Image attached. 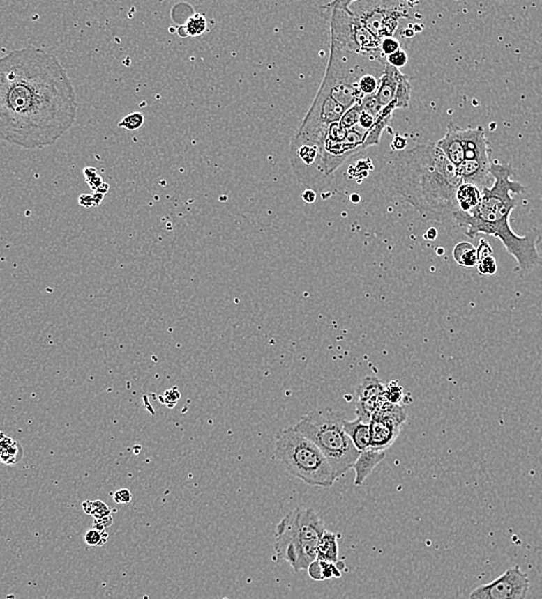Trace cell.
I'll list each match as a JSON object with an SVG mask.
<instances>
[{
    "mask_svg": "<svg viewBox=\"0 0 542 599\" xmlns=\"http://www.w3.org/2000/svg\"><path fill=\"white\" fill-rule=\"evenodd\" d=\"M79 204L81 207L86 208V209L95 207L93 195L91 194H81L79 196Z\"/></svg>",
    "mask_w": 542,
    "mask_h": 599,
    "instance_id": "b9f144b4",
    "label": "cell"
},
{
    "mask_svg": "<svg viewBox=\"0 0 542 599\" xmlns=\"http://www.w3.org/2000/svg\"><path fill=\"white\" fill-rule=\"evenodd\" d=\"M353 15L377 40L395 37L405 20L411 19L412 3L400 0H351Z\"/></svg>",
    "mask_w": 542,
    "mask_h": 599,
    "instance_id": "ba28073f",
    "label": "cell"
},
{
    "mask_svg": "<svg viewBox=\"0 0 542 599\" xmlns=\"http://www.w3.org/2000/svg\"><path fill=\"white\" fill-rule=\"evenodd\" d=\"M384 396L386 400L389 403L393 405H400L402 400L404 399V389L400 387L397 382H390L384 389Z\"/></svg>",
    "mask_w": 542,
    "mask_h": 599,
    "instance_id": "f546056e",
    "label": "cell"
},
{
    "mask_svg": "<svg viewBox=\"0 0 542 599\" xmlns=\"http://www.w3.org/2000/svg\"><path fill=\"white\" fill-rule=\"evenodd\" d=\"M360 104H361V109H363V112L370 114L374 118L377 117L383 109L375 95L363 97V100H360Z\"/></svg>",
    "mask_w": 542,
    "mask_h": 599,
    "instance_id": "1f68e13d",
    "label": "cell"
},
{
    "mask_svg": "<svg viewBox=\"0 0 542 599\" xmlns=\"http://www.w3.org/2000/svg\"><path fill=\"white\" fill-rule=\"evenodd\" d=\"M513 173L509 164L492 162V186L483 190L479 207L471 213L458 211L455 221L466 227L465 234L471 239L485 234L501 240L506 251L517 260L515 271L526 273L542 267V258L536 248L539 234L531 231L520 237L510 226V217L517 204L513 194L525 193L522 183L511 180Z\"/></svg>",
    "mask_w": 542,
    "mask_h": 599,
    "instance_id": "3957f363",
    "label": "cell"
},
{
    "mask_svg": "<svg viewBox=\"0 0 542 599\" xmlns=\"http://www.w3.org/2000/svg\"><path fill=\"white\" fill-rule=\"evenodd\" d=\"M476 253H478V260H481L483 257L492 256V255H494V251H492L490 243H489L485 238H481V239H480L479 246L476 248Z\"/></svg>",
    "mask_w": 542,
    "mask_h": 599,
    "instance_id": "74e56055",
    "label": "cell"
},
{
    "mask_svg": "<svg viewBox=\"0 0 542 599\" xmlns=\"http://www.w3.org/2000/svg\"><path fill=\"white\" fill-rule=\"evenodd\" d=\"M349 3L351 0H337L326 6L330 13V47L386 63L381 52V40L353 15Z\"/></svg>",
    "mask_w": 542,
    "mask_h": 599,
    "instance_id": "52a82bcc",
    "label": "cell"
},
{
    "mask_svg": "<svg viewBox=\"0 0 542 599\" xmlns=\"http://www.w3.org/2000/svg\"><path fill=\"white\" fill-rule=\"evenodd\" d=\"M460 132V127L453 123H449L446 135L435 143L436 147L439 148V151L456 169L465 160Z\"/></svg>",
    "mask_w": 542,
    "mask_h": 599,
    "instance_id": "9a60e30c",
    "label": "cell"
},
{
    "mask_svg": "<svg viewBox=\"0 0 542 599\" xmlns=\"http://www.w3.org/2000/svg\"><path fill=\"white\" fill-rule=\"evenodd\" d=\"M73 84L57 56L26 47L0 58V141L40 149L77 120Z\"/></svg>",
    "mask_w": 542,
    "mask_h": 599,
    "instance_id": "6da1fadb",
    "label": "cell"
},
{
    "mask_svg": "<svg viewBox=\"0 0 542 599\" xmlns=\"http://www.w3.org/2000/svg\"><path fill=\"white\" fill-rule=\"evenodd\" d=\"M361 114H363V109H361V104L359 102V103L353 105L351 109L346 111L345 114H342V117L338 121L340 127H342V130H347V132L353 130L359 123Z\"/></svg>",
    "mask_w": 542,
    "mask_h": 599,
    "instance_id": "4316f807",
    "label": "cell"
},
{
    "mask_svg": "<svg viewBox=\"0 0 542 599\" xmlns=\"http://www.w3.org/2000/svg\"><path fill=\"white\" fill-rule=\"evenodd\" d=\"M316 559L326 561V563H337L340 561V547H338V535L326 530L319 538L316 551Z\"/></svg>",
    "mask_w": 542,
    "mask_h": 599,
    "instance_id": "ffe728a7",
    "label": "cell"
},
{
    "mask_svg": "<svg viewBox=\"0 0 542 599\" xmlns=\"http://www.w3.org/2000/svg\"><path fill=\"white\" fill-rule=\"evenodd\" d=\"M406 147H407V140H406L405 137L396 135L395 139H393V143H391L393 150H395L396 153H400V151L405 150Z\"/></svg>",
    "mask_w": 542,
    "mask_h": 599,
    "instance_id": "60d3db41",
    "label": "cell"
},
{
    "mask_svg": "<svg viewBox=\"0 0 542 599\" xmlns=\"http://www.w3.org/2000/svg\"><path fill=\"white\" fill-rule=\"evenodd\" d=\"M386 459V452H379L376 449H368L363 452H360L356 463L353 465L352 469L356 473L354 477V485H363L367 477L372 473V470Z\"/></svg>",
    "mask_w": 542,
    "mask_h": 599,
    "instance_id": "e0dca14e",
    "label": "cell"
},
{
    "mask_svg": "<svg viewBox=\"0 0 542 599\" xmlns=\"http://www.w3.org/2000/svg\"><path fill=\"white\" fill-rule=\"evenodd\" d=\"M529 590V575L515 566L506 569L492 582L476 588L469 599H525Z\"/></svg>",
    "mask_w": 542,
    "mask_h": 599,
    "instance_id": "7c38bea8",
    "label": "cell"
},
{
    "mask_svg": "<svg viewBox=\"0 0 542 599\" xmlns=\"http://www.w3.org/2000/svg\"><path fill=\"white\" fill-rule=\"evenodd\" d=\"M82 507H84V512L93 516L95 520H103L105 518H109V516H112L111 515L110 507L100 500H95V501L86 500L82 504Z\"/></svg>",
    "mask_w": 542,
    "mask_h": 599,
    "instance_id": "484cf974",
    "label": "cell"
},
{
    "mask_svg": "<svg viewBox=\"0 0 542 599\" xmlns=\"http://www.w3.org/2000/svg\"><path fill=\"white\" fill-rule=\"evenodd\" d=\"M382 74L368 73L360 79L359 90L363 97L375 95L379 89V79L382 77Z\"/></svg>",
    "mask_w": 542,
    "mask_h": 599,
    "instance_id": "83f0119b",
    "label": "cell"
},
{
    "mask_svg": "<svg viewBox=\"0 0 542 599\" xmlns=\"http://www.w3.org/2000/svg\"><path fill=\"white\" fill-rule=\"evenodd\" d=\"M402 75L404 74L400 70H397L389 63H386L384 65L382 77L379 79V89L375 93L376 98L383 107L393 102Z\"/></svg>",
    "mask_w": 542,
    "mask_h": 599,
    "instance_id": "2e32d148",
    "label": "cell"
},
{
    "mask_svg": "<svg viewBox=\"0 0 542 599\" xmlns=\"http://www.w3.org/2000/svg\"><path fill=\"white\" fill-rule=\"evenodd\" d=\"M400 49H402L400 42L396 37H386L381 40V52L384 58L389 57L390 54H395Z\"/></svg>",
    "mask_w": 542,
    "mask_h": 599,
    "instance_id": "d590c367",
    "label": "cell"
},
{
    "mask_svg": "<svg viewBox=\"0 0 542 599\" xmlns=\"http://www.w3.org/2000/svg\"><path fill=\"white\" fill-rule=\"evenodd\" d=\"M303 200L306 202V203H314L316 200V193L313 189H307L305 190L303 193Z\"/></svg>",
    "mask_w": 542,
    "mask_h": 599,
    "instance_id": "7bdbcfd3",
    "label": "cell"
},
{
    "mask_svg": "<svg viewBox=\"0 0 542 599\" xmlns=\"http://www.w3.org/2000/svg\"><path fill=\"white\" fill-rule=\"evenodd\" d=\"M93 203H95V207H98L100 203H102V201H103L104 195L102 194L97 193V192H93Z\"/></svg>",
    "mask_w": 542,
    "mask_h": 599,
    "instance_id": "ee69618b",
    "label": "cell"
},
{
    "mask_svg": "<svg viewBox=\"0 0 542 599\" xmlns=\"http://www.w3.org/2000/svg\"><path fill=\"white\" fill-rule=\"evenodd\" d=\"M84 178H86V181L88 185H89L90 188L93 192H96L100 186L103 185V180H102V177H100V174L98 173V171L96 169H93V167H86L84 170Z\"/></svg>",
    "mask_w": 542,
    "mask_h": 599,
    "instance_id": "e575fe53",
    "label": "cell"
},
{
    "mask_svg": "<svg viewBox=\"0 0 542 599\" xmlns=\"http://www.w3.org/2000/svg\"><path fill=\"white\" fill-rule=\"evenodd\" d=\"M476 269L481 276H494L497 272V263H496L494 255L483 257L481 260H478Z\"/></svg>",
    "mask_w": 542,
    "mask_h": 599,
    "instance_id": "d6a6232c",
    "label": "cell"
},
{
    "mask_svg": "<svg viewBox=\"0 0 542 599\" xmlns=\"http://www.w3.org/2000/svg\"><path fill=\"white\" fill-rule=\"evenodd\" d=\"M344 414L324 407L305 414L294 426L326 456L336 481L352 469L360 454L344 431Z\"/></svg>",
    "mask_w": 542,
    "mask_h": 599,
    "instance_id": "277c9868",
    "label": "cell"
},
{
    "mask_svg": "<svg viewBox=\"0 0 542 599\" xmlns=\"http://www.w3.org/2000/svg\"><path fill=\"white\" fill-rule=\"evenodd\" d=\"M185 29H186V33L188 36H200L206 29V17L201 14H194L193 17H190L187 20Z\"/></svg>",
    "mask_w": 542,
    "mask_h": 599,
    "instance_id": "f1b7e54d",
    "label": "cell"
},
{
    "mask_svg": "<svg viewBox=\"0 0 542 599\" xmlns=\"http://www.w3.org/2000/svg\"><path fill=\"white\" fill-rule=\"evenodd\" d=\"M370 422L356 417L349 421L345 419L342 428L349 440L359 452L370 449Z\"/></svg>",
    "mask_w": 542,
    "mask_h": 599,
    "instance_id": "ac0fdd59",
    "label": "cell"
},
{
    "mask_svg": "<svg viewBox=\"0 0 542 599\" xmlns=\"http://www.w3.org/2000/svg\"><path fill=\"white\" fill-rule=\"evenodd\" d=\"M344 569H345V565L340 560L337 563H333L315 559L308 566L307 572H308L310 579H315V581H326V579H333V577H337V579L340 577Z\"/></svg>",
    "mask_w": 542,
    "mask_h": 599,
    "instance_id": "7402d4cb",
    "label": "cell"
},
{
    "mask_svg": "<svg viewBox=\"0 0 542 599\" xmlns=\"http://www.w3.org/2000/svg\"><path fill=\"white\" fill-rule=\"evenodd\" d=\"M289 160L296 179L303 185L319 186L326 178L323 171L322 144L296 135L291 142Z\"/></svg>",
    "mask_w": 542,
    "mask_h": 599,
    "instance_id": "30bf717a",
    "label": "cell"
},
{
    "mask_svg": "<svg viewBox=\"0 0 542 599\" xmlns=\"http://www.w3.org/2000/svg\"><path fill=\"white\" fill-rule=\"evenodd\" d=\"M453 260L460 267H466V269H473L476 267L478 264V253H476V247L473 246L472 243L459 242L455 246L453 251Z\"/></svg>",
    "mask_w": 542,
    "mask_h": 599,
    "instance_id": "cb8c5ba5",
    "label": "cell"
},
{
    "mask_svg": "<svg viewBox=\"0 0 542 599\" xmlns=\"http://www.w3.org/2000/svg\"><path fill=\"white\" fill-rule=\"evenodd\" d=\"M386 387L379 382L377 377L367 376L363 378L360 385L356 387V394L358 401H367V400H376L384 396Z\"/></svg>",
    "mask_w": 542,
    "mask_h": 599,
    "instance_id": "603a6c76",
    "label": "cell"
},
{
    "mask_svg": "<svg viewBox=\"0 0 542 599\" xmlns=\"http://www.w3.org/2000/svg\"><path fill=\"white\" fill-rule=\"evenodd\" d=\"M143 123H144V117H143V114H140V112H133V114H128V116L123 118V119L118 123V126H119L120 128H123V130L133 132V130H140L141 127L143 126Z\"/></svg>",
    "mask_w": 542,
    "mask_h": 599,
    "instance_id": "4dcf8cb0",
    "label": "cell"
},
{
    "mask_svg": "<svg viewBox=\"0 0 542 599\" xmlns=\"http://www.w3.org/2000/svg\"><path fill=\"white\" fill-rule=\"evenodd\" d=\"M107 534L97 529V528L88 530L84 535V542H86V545L89 546L103 545L104 543L107 542Z\"/></svg>",
    "mask_w": 542,
    "mask_h": 599,
    "instance_id": "836d02e7",
    "label": "cell"
},
{
    "mask_svg": "<svg viewBox=\"0 0 542 599\" xmlns=\"http://www.w3.org/2000/svg\"><path fill=\"white\" fill-rule=\"evenodd\" d=\"M97 193L102 194V195H105V194L109 192V185L107 183L103 182L102 186H100V188L96 190Z\"/></svg>",
    "mask_w": 542,
    "mask_h": 599,
    "instance_id": "bcb514c9",
    "label": "cell"
},
{
    "mask_svg": "<svg viewBox=\"0 0 542 599\" xmlns=\"http://www.w3.org/2000/svg\"><path fill=\"white\" fill-rule=\"evenodd\" d=\"M481 197H483V192L478 187L469 183H462L456 193L459 211L464 213L473 212L476 208L479 207Z\"/></svg>",
    "mask_w": 542,
    "mask_h": 599,
    "instance_id": "44dd1931",
    "label": "cell"
},
{
    "mask_svg": "<svg viewBox=\"0 0 542 599\" xmlns=\"http://www.w3.org/2000/svg\"><path fill=\"white\" fill-rule=\"evenodd\" d=\"M326 526L312 507L293 509L275 529L273 559L287 561L294 572L307 570L316 559L317 544Z\"/></svg>",
    "mask_w": 542,
    "mask_h": 599,
    "instance_id": "5b68a950",
    "label": "cell"
},
{
    "mask_svg": "<svg viewBox=\"0 0 542 599\" xmlns=\"http://www.w3.org/2000/svg\"><path fill=\"white\" fill-rule=\"evenodd\" d=\"M367 132L356 125L353 130H342L340 123L329 127L326 139L322 144L323 171L329 177L349 157L361 150H365L363 143Z\"/></svg>",
    "mask_w": 542,
    "mask_h": 599,
    "instance_id": "9c48e42d",
    "label": "cell"
},
{
    "mask_svg": "<svg viewBox=\"0 0 542 599\" xmlns=\"http://www.w3.org/2000/svg\"><path fill=\"white\" fill-rule=\"evenodd\" d=\"M407 421V414L400 405L383 403L370 419V449L386 452L393 446Z\"/></svg>",
    "mask_w": 542,
    "mask_h": 599,
    "instance_id": "8fae6325",
    "label": "cell"
},
{
    "mask_svg": "<svg viewBox=\"0 0 542 599\" xmlns=\"http://www.w3.org/2000/svg\"><path fill=\"white\" fill-rule=\"evenodd\" d=\"M374 121H375V118L370 116V114H366V112H363L361 114V117H360L359 123H358V126L361 128V130H365V132H370V128H372V125H374Z\"/></svg>",
    "mask_w": 542,
    "mask_h": 599,
    "instance_id": "ab89813d",
    "label": "cell"
},
{
    "mask_svg": "<svg viewBox=\"0 0 542 599\" xmlns=\"http://www.w3.org/2000/svg\"><path fill=\"white\" fill-rule=\"evenodd\" d=\"M114 500L116 504H130L132 501V493L130 490L119 489L114 493Z\"/></svg>",
    "mask_w": 542,
    "mask_h": 599,
    "instance_id": "f35d334b",
    "label": "cell"
},
{
    "mask_svg": "<svg viewBox=\"0 0 542 599\" xmlns=\"http://www.w3.org/2000/svg\"><path fill=\"white\" fill-rule=\"evenodd\" d=\"M425 238L427 240H430V241L435 240L437 238V231H436V228H429L428 232L425 234Z\"/></svg>",
    "mask_w": 542,
    "mask_h": 599,
    "instance_id": "f6af8a7d",
    "label": "cell"
},
{
    "mask_svg": "<svg viewBox=\"0 0 542 599\" xmlns=\"http://www.w3.org/2000/svg\"><path fill=\"white\" fill-rule=\"evenodd\" d=\"M490 166L492 162L464 160L456 170L460 182L473 185L483 192L485 188H489V183L494 182L490 174Z\"/></svg>",
    "mask_w": 542,
    "mask_h": 599,
    "instance_id": "5bb4252c",
    "label": "cell"
},
{
    "mask_svg": "<svg viewBox=\"0 0 542 599\" xmlns=\"http://www.w3.org/2000/svg\"><path fill=\"white\" fill-rule=\"evenodd\" d=\"M386 63H389V65L395 67L397 70H400L402 67L405 66L407 61H409V56L406 54L405 50L400 49L395 54H390L389 57L386 58Z\"/></svg>",
    "mask_w": 542,
    "mask_h": 599,
    "instance_id": "8d00e7d4",
    "label": "cell"
},
{
    "mask_svg": "<svg viewBox=\"0 0 542 599\" xmlns=\"http://www.w3.org/2000/svg\"><path fill=\"white\" fill-rule=\"evenodd\" d=\"M393 189L420 213L423 219L451 223L458 213L456 201L462 185L456 167L435 143L416 144L393 153L386 167Z\"/></svg>",
    "mask_w": 542,
    "mask_h": 599,
    "instance_id": "7a4b0ae2",
    "label": "cell"
},
{
    "mask_svg": "<svg viewBox=\"0 0 542 599\" xmlns=\"http://www.w3.org/2000/svg\"><path fill=\"white\" fill-rule=\"evenodd\" d=\"M275 454L287 473L307 485L329 489L336 482L326 456L294 426L277 433Z\"/></svg>",
    "mask_w": 542,
    "mask_h": 599,
    "instance_id": "8992f818",
    "label": "cell"
},
{
    "mask_svg": "<svg viewBox=\"0 0 542 599\" xmlns=\"http://www.w3.org/2000/svg\"><path fill=\"white\" fill-rule=\"evenodd\" d=\"M462 135V147H464V160H480V162H490L489 158V142L485 137L483 126L476 128H469L460 132Z\"/></svg>",
    "mask_w": 542,
    "mask_h": 599,
    "instance_id": "4fadbf2b",
    "label": "cell"
},
{
    "mask_svg": "<svg viewBox=\"0 0 542 599\" xmlns=\"http://www.w3.org/2000/svg\"><path fill=\"white\" fill-rule=\"evenodd\" d=\"M395 110H396V105L393 102L389 105L383 107L379 116L375 118V121H374V125H372L370 132L367 133L365 143H363L365 149L372 147V146H377L379 143L383 132H384L386 127L389 126L391 118H393V111Z\"/></svg>",
    "mask_w": 542,
    "mask_h": 599,
    "instance_id": "d6986e66",
    "label": "cell"
},
{
    "mask_svg": "<svg viewBox=\"0 0 542 599\" xmlns=\"http://www.w3.org/2000/svg\"><path fill=\"white\" fill-rule=\"evenodd\" d=\"M411 91H412V87L409 84V77L402 75L393 100V103L396 105V109H407L409 107Z\"/></svg>",
    "mask_w": 542,
    "mask_h": 599,
    "instance_id": "d4e9b609",
    "label": "cell"
}]
</instances>
